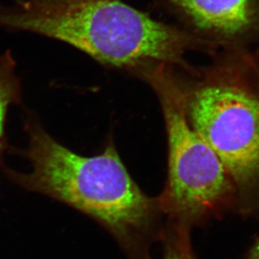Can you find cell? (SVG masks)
I'll list each match as a JSON object with an SVG mask.
<instances>
[{
	"instance_id": "cell-4",
	"label": "cell",
	"mask_w": 259,
	"mask_h": 259,
	"mask_svg": "<svg viewBox=\"0 0 259 259\" xmlns=\"http://www.w3.org/2000/svg\"><path fill=\"white\" fill-rule=\"evenodd\" d=\"M134 75L154 90L163 114L167 179L157 198L167 221L191 228L236 210L237 194L227 170L188 120L180 67L153 63Z\"/></svg>"
},
{
	"instance_id": "cell-8",
	"label": "cell",
	"mask_w": 259,
	"mask_h": 259,
	"mask_svg": "<svg viewBox=\"0 0 259 259\" xmlns=\"http://www.w3.org/2000/svg\"><path fill=\"white\" fill-rule=\"evenodd\" d=\"M244 58L259 89V50L252 51L249 48L244 49Z\"/></svg>"
},
{
	"instance_id": "cell-9",
	"label": "cell",
	"mask_w": 259,
	"mask_h": 259,
	"mask_svg": "<svg viewBox=\"0 0 259 259\" xmlns=\"http://www.w3.org/2000/svg\"><path fill=\"white\" fill-rule=\"evenodd\" d=\"M248 259H259V237L254 246L252 247V251L250 252Z\"/></svg>"
},
{
	"instance_id": "cell-3",
	"label": "cell",
	"mask_w": 259,
	"mask_h": 259,
	"mask_svg": "<svg viewBox=\"0 0 259 259\" xmlns=\"http://www.w3.org/2000/svg\"><path fill=\"white\" fill-rule=\"evenodd\" d=\"M202 67L180 68L186 116L232 180L237 209L259 213V89L244 49L219 51Z\"/></svg>"
},
{
	"instance_id": "cell-2",
	"label": "cell",
	"mask_w": 259,
	"mask_h": 259,
	"mask_svg": "<svg viewBox=\"0 0 259 259\" xmlns=\"http://www.w3.org/2000/svg\"><path fill=\"white\" fill-rule=\"evenodd\" d=\"M0 28L69 44L108 67L135 73L152 63L183 68L186 53L210 51L183 28L155 20L120 0L0 5Z\"/></svg>"
},
{
	"instance_id": "cell-6",
	"label": "cell",
	"mask_w": 259,
	"mask_h": 259,
	"mask_svg": "<svg viewBox=\"0 0 259 259\" xmlns=\"http://www.w3.org/2000/svg\"><path fill=\"white\" fill-rule=\"evenodd\" d=\"M16 63L11 51L0 54V167L2 158L7 149L5 123L9 108L21 102V84L15 71Z\"/></svg>"
},
{
	"instance_id": "cell-7",
	"label": "cell",
	"mask_w": 259,
	"mask_h": 259,
	"mask_svg": "<svg viewBox=\"0 0 259 259\" xmlns=\"http://www.w3.org/2000/svg\"><path fill=\"white\" fill-rule=\"evenodd\" d=\"M190 232L189 227L167 221L159 238L163 251L162 259H197L190 243Z\"/></svg>"
},
{
	"instance_id": "cell-5",
	"label": "cell",
	"mask_w": 259,
	"mask_h": 259,
	"mask_svg": "<svg viewBox=\"0 0 259 259\" xmlns=\"http://www.w3.org/2000/svg\"><path fill=\"white\" fill-rule=\"evenodd\" d=\"M162 1L212 55L249 48L259 40V0Z\"/></svg>"
},
{
	"instance_id": "cell-1",
	"label": "cell",
	"mask_w": 259,
	"mask_h": 259,
	"mask_svg": "<svg viewBox=\"0 0 259 259\" xmlns=\"http://www.w3.org/2000/svg\"><path fill=\"white\" fill-rule=\"evenodd\" d=\"M29 141L20 150L30 162L28 172L3 167L12 182L45 194L87 214L105 227L130 259H152L151 247L163 226L157 197L145 194L132 180L110 141L93 157L72 152L57 142L40 123L25 125Z\"/></svg>"
},
{
	"instance_id": "cell-10",
	"label": "cell",
	"mask_w": 259,
	"mask_h": 259,
	"mask_svg": "<svg viewBox=\"0 0 259 259\" xmlns=\"http://www.w3.org/2000/svg\"><path fill=\"white\" fill-rule=\"evenodd\" d=\"M37 1L46 3H73L84 1V0H37Z\"/></svg>"
}]
</instances>
